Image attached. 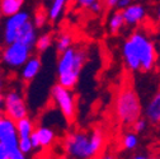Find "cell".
Returning <instances> with one entry per match:
<instances>
[{
  "label": "cell",
  "instance_id": "cell-31",
  "mask_svg": "<svg viewBox=\"0 0 160 159\" xmlns=\"http://www.w3.org/2000/svg\"><path fill=\"white\" fill-rule=\"evenodd\" d=\"M0 159H9L8 158V150L2 143H0Z\"/></svg>",
  "mask_w": 160,
  "mask_h": 159
},
{
  "label": "cell",
  "instance_id": "cell-1",
  "mask_svg": "<svg viewBox=\"0 0 160 159\" xmlns=\"http://www.w3.org/2000/svg\"><path fill=\"white\" fill-rule=\"evenodd\" d=\"M123 61L128 71H151L155 69L159 52L156 45L142 29L132 32L122 46Z\"/></svg>",
  "mask_w": 160,
  "mask_h": 159
},
{
  "label": "cell",
  "instance_id": "cell-8",
  "mask_svg": "<svg viewBox=\"0 0 160 159\" xmlns=\"http://www.w3.org/2000/svg\"><path fill=\"white\" fill-rule=\"evenodd\" d=\"M4 115L14 121L28 116V108L24 98L18 92H9L4 99Z\"/></svg>",
  "mask_w": 160,
  "mask_h": 159
},
{
  "label": "cell",
  "instance_id": "cell-19",
  "mask_svg": "<svg viewBox=\"0 0 160 159\" xmlns=\"http://www.w3.org/2000/svg\"><path fill=\"white\" fill-rule=\"evenodd\" d=\"M68 3H69V0H52L50 9H48V18L51 21H56L60 17V14L64 12Z\"/></svg>",
  "mask_w": 160,
  "mask_h": 159
},
{
  "label": "cell",
  "instance_id": "cell-16",
  "mask_svg": "<svg viewBox=\"0 0 160 159\" xmlns=\"http://www.w3.org/2000/svg\"><path fill=\"white\" fill-rule=\"evenodd\" d=\"M38 137H39V143H41V148H50L53 141H55V132L52 129L46 127V126H39L36 129Z\"/></svg>",
  "mask_w": 160,
  "mask_h": 159
},
{
  "label": "cell",
  "instance_id": "cell-24",
  "mask_svg": "<svg viewBox=\"0 0 160 159\" xmlns=\"http://www.w3.org/2000/svg\"><path fill=\"white\" fill-rule=\"evenodd\" d=\"M19 149L22 150V153H24L26 155L29 154L33 150V145L31 141V136L29 137H19Z\"/></svg>",
  "mask_w": 160,
  "mask_h": 159
},
{
  "label": "cell",
  "instance_id": "cell-32",
  "mask_svg": "<svg viewBox=\"0 0 160 159\" xmlns=\"http://www.w3.org/2000/svg\"><path fill=\"white\" fill-rule=\"evenodd\" d=\"M155 15H156V21L160 23V4L156 7V10H155Z\"/></svg>",
  "mask_w": 160,
  "mask_h": 159
},
{
  "label": "cell",
  "instance_id": "cell-3",
  "mask_svg": "<svg viewBox=\"0 0 160 159\" xmlns=\"http://www.w3.org/2000/svg\"><path fill=\"white\" fill-rule=\"evenodd\" d=\"M144 110L140 98L131 84H125L118 90L114 101V113L118 122L123 126H132Z\"/></svg>",
  "mask_w": 160,
  "mask_h": 159
},
{
  "label": "cell",
  "instance_id": "cell-2",
  "mask_svg": "<svg viewBox=\"0 0 160 159\" xmlns=\"http://www.w3.org/2000/svg\"><path fill=\"white\" fill-rule=\"evenodd\" d=\"M87 61V51L84 49H68L60 54L57 61L58 84L65 88L74 89L79 75Z\"/></svg>",
  "mask_w": 160,
  "mask_h": 159
},
{
  "label": "cell",
  "instance_id": "cell-36",
  "mask_svg": "<svg viewBox=\"0 0 160 159\" xmlns=\"http://www.w3.org/2000/svg\"><path fill=\"white\" fill-rule=\"evenodd\" d=\"M132 2H142V0H132Z\"/></svg>",
  "mask_w": 160,
  "mask_h": 159
},
{
  "label": "cell",
  "instance_id": "cell-35",
  "mask_svg": "<svg viewBox=\"0 0 160 159\" xmlns=\"http://www.w3.org/2000/svg\"><path fill=\"white\" fill-rule=\"evenodd\" d=\"M4 117V112H2V110H0V120Z\"/></svg>",
  "mask_w": 160,
  "mask_h": 159
},
{
  "label": "cell",
  "instance_id": "cell-7",
  "mask_svg": "<svg viewBox=\"0 0 160 159\" xmlns=\"http://www.w3.org/2000/svg\"><path fill=\"white\" fill-rule=\"evenodd\" d=\"M31 47L21 41L9 44L3 51V63L9 68H21L31 57Z\"/></svg>",
  "mask_w": 160,
  "mask_h": 159
},
{
  "label": "cell",
  "instance_id": "cell-27",
  "mask_svg": "<svg viewBox=\"0 0 160 159\" xmlns=\"http://www.w3.org/2000/svg\"><path fill=\"white\" fill-rule=\"evenodd\" d=\"M89 9L93 12V13H101L102 12V9H103V4L101 3V2H99V0H97V2H94L90 7H89Z\"/></svg>",
  "mask_w": 160,
  "mask_h": 159
},
{
  "label": "cell",
  "instance_id": "cell-13",
  "mask_svg": "<svg viewBox=\"0 0 160 159\" xmlns=\"http://www.w3.org/2000/svg\"><path fill=\"white\" fill-rule=\"evenodd\" d=\"M41 66H42V63L39 60V57L37 56H31L28 59V61L23 65V69H22V73H21V76L24 82H31L33 79L38 75L39 70H41Z\"/></svg>",
  "mask_w": 160,
  "mask_h": 159
},
{
  "label": "cell",
  "instance_id": "cell-29",
  "mask_svg": "<svg viewBox=\"0 0 160 159\" xmlns=\"http://www.w3.org/2000/svg\"><path fill=\"white\" fill-rule=\"evenodd\" d=\"M132 3V0H119V2H118V4H117V9H125L126 7H128L130 4Z\"/></svg>",
  "mask_w": 160,
  "mask_h": 159
},
{
  "label": "cell",
  "instance_id": "cell-21",
  "mask_svg": "<svg viewBox=\"0 0 160 159\" xmlns=\"http://www.w3.org/2000/svg\"><path fill=\"white\" fill-rule=\"evenodd\" d=\"M51 45H52V37H51V34L45 33V34L39 36L37 38L34 47H36V50L38 52H45L46 50H48L51 47Z\"/></svg>",
  "mask_w": 160,
  "mask_h": 159
},
{
  "label": "cell",
  "instance_id": "cell-9",
  "mask_svg": "<svg viewBox=\"0 0 160 159\" xmlns=\"http://www.w3.org/2000/svg\"><path fill=\"white\" fill-rule=\"evenodd\" d=\"M29 19V14L26 12H19L14 15L8 17V21L5 22V31H4V39L5 44L9 45L17 41V36L22 26Z\"/></svg>",
  "mask_w": 160,
  "mask_h": 159
},
{
  "label": "cell",
  "instance_id": "cell-25",
  "mask_svg": "<svg viewBox=\"0 0 160 159\" xmlns=\"http://www.w3.org/2000/svg\"><path fill=\"white\" fill-rule=\"evenodd\" d=\"M150 122L146 120L145 117H140L138 120L131 126L132 129H133V131L135 132H137V134H141V132H144L146 129H148V125H149Z\"/></svg>",
  "mask_w": 160,
  "mask_h": 159
},
{
  "label": "cell",
  "instance_id": "cell-26",
  "mask_svg": "<svg viewBox=\"0 0 160 159\" xmlns=\"http://www.w3.org/2000/svg\"><path fill=\"white\" fill-rule=\"evenodd\" d=\"M31 141H32V145H33V149H38L41 148V143H39V137H38V134L37 131L34 130L31 135Z\"/></svg>",
  "mask_w": 160,
  "mask_h": 159
},
{
  "label": "cell",
  "instance_id": "cell-4",
  "mask_svg": "<svg viewBox=\"0 0 160 159\" xmlns=\"http://www.w3.org/2000/svg\"><path fill=\"white\" fill-rule=\"evenodd\" d=\"M64 149L66 155L70 158L85 159V158L95 156L92 148L90 134L83 131L68 134L64 140Z\"/></svg>",
  "mask_w": 160,
  "mask_h": 159
},
{
  "label": "cell",
  "instance_id": "cell-30",
  "mask_svg": "<svg viewBox=\"0 0 160 159\" xmlns=\"http://www.w3.org/2000/svg\"><path fill=\"white\" fill-rule=\"evenodd\" d=\"M118 2H119V0H104V5H106V8H108V9H113V8L117 7Z\"/></svg>",
  "mask_w": 160,
  "mask_h": 159
},
{
  "label": "cell",
  "instance_id": "cell-20",
  "mask_svg": "<svg viewBox=\"0 0 160 159\" xmlns=\"http://www.w3.org/2000/svg\"><path fill=\"white\" fill-rule=\"evenodd\" d=\"M122 148L125 150H135L138 146V136L137 132H127L122 136L121 140Z\"/></svg>",
  "mask_w": 160,
  "mask_h": 159
},
{
  "label": "cell",
  "instance_id": "cell-15",
  "mask_svg": "<svg viewBox=\"0 0 160 159\" xmlns=\"http://www.w3.org/2000/svg\"><path fill=\"white\" fill-rule=\"evenodd\" d=\"M24 0H0V10L3 15L10 17L21 12Z\"/></svg>",
  "mask_w": 160,
  "mask_h": 159
},
{
  "label": "cell",
  "instance_id": "cell-23",
  "mask_svg": "<svg viewBox=\"0 0 160 159\" xmlns=\"http://www.w3.org/2000/svg\"><path fill=\"white\" fill-rule=\"evenodd\" d=\"M47 17H48V13L46 14L43 10L38 9L34 14V18H33V23L36 26V28H42L45 24H46V21H47Z\"/></svg>",
  "mask_w": 160,
  "mask_h": 159
},
{
  "label": "cell",
  "instance_id": "cell-22",
  "mask_svg": "<svg viewBox=\"0 0 160 159\" xmlns=\"http://www.w3.org/2000/svg\"><path fill=\"white\" fill-rule=\"evenodd\" d=\"M71 44H72V37L69 33H62L61 36L58 37L57 42H56V50H57V52L61 54L65 50L70 49L71 47Z\"/></svg>",
  "mask_w": 160,
  "mask_h": 159
},
{
  "label": "cell",
  "instance_id": "cell-10",
  "mask_svg": "<svg viewBox=\"0 0 160 159\" xmlns=\"http://www.w3.org/2000/svg\"><path fill=\"white\" fill-rule=\"evenodd\" d=\"M122 14H123V18H125L126 26L136 27V26L145 22L148 12H146V8L142 4H140L138 2H132L128 7L122 9Z\"/></svg>",
  "mask_w": 160,
  "mask_h": 159
},
{
  "label": "cell",
  "instance_id": "cell-37",
  "mask_svg": "<svg viewBox=\"0 0 160 159\" xmlns=\"http://www.w3.org/2000/svg\"><path fill=\"white\" fill-rule=\"evenodd\" d=\"M2 15H3V13H2V10H0V18H2Z\"/></svg>",
  "mask_w": 160,
  "mask_h": 159
},
{
  "label": "cell",
  "instance_id": "cell-17",
  "mask_svg": "<svg viewBox=\"0 0 160 159\" xmlns=\"http://www.w3.org/2000/svg\"><path fill=\"white\" fill-rule=\"evenodd\" d=\"M15 124H17V130H18L19 137H29L32 135V132L36 130L32 120H29L28 116L15 121Z\"/></svg>",
  "mask_w": 160,
  "mask_h": 159
},
{
  "label": "cell",
  "instance_id": "cell-12",
  "mask_svg": "<svg viewBox=\"0 0 160 159\" xmlns=\"http://www.w3.org/2000/svg\"><path fill=\"white\" fill-rule=\"evenodd\" d=\"M17 41H21V42L26 44L31 49H33L36 46V41H37L36 26L33 22H31V19H28V21L22 26V28L19 29L18 36H17Z\"/></svg>",
  "mask_w": 160,
  "mask_h": 159
},
{
  "label": "cell",
  "instance_id": "cell-14",
  "mask_svg": "<svg viewBox=\"0 0 160 159\" xmlns=\"http://www.w3.org/2000/svg\"><path fill=\"white\" fill-rule=\"evenodd\" d=\"M125 26H126V22H125V18H123L121 9H118L111 14V17L108 19V29L112 34L119 33Z\"/></svg>",
  "mask_w": 160,
  "mask_h": 159
},
{
  "label": "cell",
  "instance_id": "cell-11",
  "mask_svg": "<svg viewBox=\"0 0 160 159\" xmlns=\"http://www.w3.org/2000/svg\"><path fill=\"white\" fill-rule=\"evenodd\" d=\"M144 116L151 125H160V92H158L144 108Z\"/></svg>",
  "mask_w": 160,
  "mask_h": 159
},
{
  "label": "cell",
  "instance_id": "cell-34",
  "mask_svg": "<svg viewBox=\"0 0 160 159\" xmlns=\"http://www.w3.org/2000/svg\"><path fill=\"white\" fill-rule=\"evenodd\" d=\"M3 88H4V80H3V76H2V74H0V92L3 90Z\"/></svg>",
  "mask_w": 160,
  "mask_h": 159
},
{
  "label": "cell",
  "instance_id": "cell-5",
  "mask_svg": "<svg viewBox=\"0 0 160 159\" xmlns=\"http://www.w3.org/2000/svg\"><path fill=\"white\" fill-rule=\"evenodd\" d=\"M0 143L7 148L9 159H24L26 154L19 149V135L17 124L5 115L0 120Z\"/></svg>",
  "mask_w": 160,
  "mask_h": 159
},
{
  "label": "cell",
  "instance_id": "cell-18",
  "mask_svg": "<svg viewBox=\"0 0 160 159\" xmlns=\"http://www.w3.org/2000/svg\"><path fill=\"white\" fill-rule=\"evenodd\" d=\"M90 141H92L93 151L97 156L104 146V134L102 132V130H99V129L93 130V132H90Z\"/></svg>",
  "mask_w": 160,
  "mask_h": 159
},
{
  "label": "cell",
  "instance_id": "cell-33",
  "mask_svg": "<svg viewBox=\"0 0 160 159\" xmlns=\"http://www.w3.org/2000/svg\"><path fill=\"white\" fill-rule=\"evenodd\" d=\"M4 99H5V95H3L2 92H0V107L4 106Z\"/></svg>",
  "mask_w": 160,
  "mask_h": 159
},
{
  "label": "cell",
  "instance_id": "cell-28",
  "mask_svg": "<svg viewBox=\"0 0 160 159\" xmlns=\"http://www.w3.org/2000/svg\"><path fill=\"white\" fill-rule=\"evenodd\" d=\"M94 2H97V0H76L79 7H82V8H89Z\"/></svg>",
  "mask_w": 160,
  "mask_h": 159
},
{
  "label": "cell",
  "instance_id": "cell-6",
  "mask_svg": "<svg viewBox=\"0 0 160 159\" xmlns=\"http://www.w3.org/2000/svg\"><path fill=\"white\" fill-rule=\"evenodd\" d=\"M71 89L65 88L61 84H55L51 89V95L53 98L55 103L57 105L58 110L61 111L64 117L69 122H72L75 120L76 115V106H75V99L74 95L70 92Z\"/></svg>",
  "mask_w": 160,
  "mask_h": 159
}]
</instances>
